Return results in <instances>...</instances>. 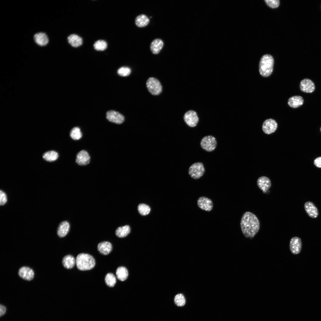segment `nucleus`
Masks as SVG:
<instances>
[{
	"label": "nucleus",
	"instance_id": "39448f33",
	"mask_svg": "<svg viewBox=\"0 0 321 321\" xmlns=\"http://www.w3.org/2000/svg\"><path fill=\"white\" fill-rule=\"evenodd\" d=\"M146 84L149 91L153 95H158L162 91V86L159 81L155 78H150L147 80Z\"/></svg>",
	"mask_w": 321,
	"mask_h": 321
},
{
	"label": "nucleus",
	"instance_id": "72a5a7b5",
	"mask_svg": "<svg viewBox=\"0 0 321 321\" xmlns=\"http://www.w3.org/2000/svg\"><path fill=\"white\" fill-rule=\"evenodd\" d=\"M264 1L266 4L272 8L278 7L280 4V1L279 0H265Z\"/></svg>",
	"mask_w": 321,
	"mask_h": 321
},
{
	"label": "nucleus",
	"instance_id": "f257e3e1",
	"mask_svg": "<svg viewBox=\"0 0 321 321\" xmlns=\"http://www.w3.org/2000/svg\"><path fill=\"white\" fill-rule=\"evenodd\" d=\"M242 232L246 238H253L258 232L260 227L259 221L255 215L250 212H245L240 222Z\"/></svg>",
	"mask_w": 321,
	"mask_h": 321
},
{
	"label": "nucleus",
	"instance_id": "4be33fe9",
	"mask_svg": "<svg viewBox=\"0 0 321 321\" xmlns=\"http://www.w3.org/2000/svg\"><path fill=\"white\" fill-rule=\"evenodd\" d=\"M67 40L69 43L74 47H79L82 43V39L76 34H72L69 35L67 37Z\"/></svg>",
	"mask_w": 321,
	"mask_h": 321
},
{
	"label": "nucleus",
	"instance_id": "b1692460",
	"mask_svg": "<svg viewBox=\"0 0 321 321\" xmlns=\"http://www.w3.org/2000/svg\"><path fill=\"white\" fill-rule=\"evenodd\" d=\"M149 22V19L147 16L144 14L139 15L135 19V24L139 27H144L146 26Z\"/></svg>",
	"mask_w": 321,
	"mask_h": 321
},
{
	"label": "nucleus",
	"instance_id": "c85d7f7f",
	"mask_svg": "<svg viewBox=\"0 0 321 321\" xmlns=\"http://www.w3.org/2000/svg\"><path fill=\"white\" fill-rule=\"evenodd\" d=\"M70 136L74 140H78L81 139L82 136V134L80 128L78 127L73 128L70 131Z\"/></svg>",
	"mask_w": 321,
	"mask_h": 321
},
{
	"label": "nucleus",
	"instance_id": "ddd939ff",
	"mask_svg": "<svg viewBox=\"0 0 321 321\" xmlns=\"http://www.w3.org/2000/svg\"><path fill=\"white\" fill-rule=\"evenodd\" d=\"M90 157L88 152L83 150L79 152L76 155L75 162L80 166H85L89 164Z\"/></svg>",
	"mask_w": 321,
	"mask_h": 321
},
{
	"label": "nucleus",
	"instance_id": "bb28decb",
	"mask_svg": "<svg viewBox=\"0 0 321 321\" xmlns=\"http://www.w3.org/2000/svg\"><path fill=\"white\" fill-rule=\"evenodd\" d=\"M58 153L54 151H50L45 152L43 158L46 161L51 162L56 160L58 157Z\"/></svg>",
	"mask_w": 321,
	"mask_h": 321
},
{
	"label": "nucleus",
	"instance_id": "4c0bfd02",
	"mask_svg": "<svg viewBox=\"0 0 321 321\" xmlns=\"http://www.w3.org/2000/svg\"><path fill=\"white\" fill-rule=\"evenodd\" d=\"M320 130H321V128H320Z\"/></svg>",
	"mask_w": 321,
	"mask_h": 321
},
{
	"label": "nucleus",
	"instance_id": "9d476101",
	"mask_svg": "<svg viewBox=\"0 0 321 321\" xmlns=\"http://www.w3.org/2000/svg\"><path fill=\"white\" fill-rule=\"evenodd\" d=\"M106 118L110 122L119 124L122 123L125 120L124 117L122 114L114 110L108 111Z\"/></svg>",
	"mask_w": 321,
	"mask_h": 321
},
{
	"label": "nucleus",
	"instance_id": "c756f323",
	"mask_svg": "<svg viewBox=\"0 0 321 321\" xmlns=\"http://www.w3.org/2000/svg\"><path fill=\"white\" fill-rule=\"evenodd\" d=\"M94 47L97 51H102L106 48L107 44L104 40H99L95 42L94 44Z\"/></svg>",
	"mask_w": 321,
	"mask_h": 321
},
{
	"label": "nucleus",
	"instance_id": "1a4fd4ad",
	"mask_svg": "<svg viewBox=\"0 0 321 321\" xmlns=\"http://www.w3.org/2000/svg\"><path fill=\"white\" fill-rule=\"evenodd\" d=\"M197 204L199 208L208 212L211 211L213 206L212 200L205 196H201L198 198L197 200Z\"/></svg>",
	"mask_w": 321,
	"mask_h": 321
},
{
	"label": "nucleus",
	"instance_id": "e433bc0d",
	"mask_svg": "<svg viewBox=\"0 0 321 321\" xmlns=\"http://www.w3.org/2000/svg\"><path fill=\"white\" fill-rule=\"evenodd\" d=\"M6 310L5 307L3 305H1L0 306V315L1 316L4 314Z\"/></svg>",
	"mask_w": 321,
	"mask_h": 321
},
{
	"label": "nucleus",
	"instance_id": "f03ea898",
	"mask_svg": "<svg viewBox=\"0 0 321 321\" xmlns=\"http://www.w3.org/2000/svg\"><path fill=\"white\" fill-rule=\"evenodd\" d=\"M77 268L81 270H89L95 266V262L94 258L91 255L85 253L78 254L75 260Z\"/></svg>",
	"mask_w": 321,
	"mask_h": 321
},
{
	"label": "nucleus",
	"instance_id": "f704fd0d",
	"mask_svg": "<svg viewBox=\"0 0 321 321\" xmlns=\"http://www.w3.org/2000/svg\"><path fill=\"white\" fill-rule=\"evenodd\" d=\"M0 205L2 206L7 202V197L5 193L1 190L0 191Z\"/></svg>",
	"mask_w": 321,
	"mask_h": 321
},
{
	"label": "nucleus",
	"instance_id": "7c9ffc66",
	"mask_svg": "<svg viewBox=\"0 0 321 321\" xmlns=\"http://www.w3.org/2000/svg\"><path fill=\"white\" fill-rule=\"evenodd\" d=\"M174 301L175 304L178 306H184L185 303V300L184 296L182 294H178L175 295Z\"/></svg>",
	"mask_w": 321,
	"mask_h": 321
},
{
	"label": "nucleus",
	"instance_id": "5701e85b",
	"mask_svg": "<svg viewBox=\"0 0 321 321\" xmlns=\"http://www.w3.org/2000/svg\"><path fill=\"white\" fill-rule=\"evenodd\" d=\"M75 260L73 256L68 255L64 257L62 260L63 266L67 269L72 268L75 266Z\"/></svg>",
	"mask_w": 321,
	"mask_h": 321
},
{
	"label": "nucleus",
	"instance_id": "393cba45",
	"mask_svg": "<svg viewBox=\"0 0 321 321\" xmlns=\"http://www.w3.org/2000/svg\"><path fill=\"white\" fill-rule=\"evenodd\" d=\"M116 273L117 278L122 281L126 280L128 275L127 268L122 266L118 267L116 270Z\"/></svg>",
	"mask_w": 321,
	"mask_h": 321
},
{
	"label": "nucleus",
	"instance_id": "6ab92c4d",
	"mask_svg": "<svg viewBox=\"0 0 321 321\" xmlns=\"http://www.w3.org/2000/svg\"><path fill=\"white\" fill-rule=\"evenodd\" d=\"M70 225L68 222L63 221L59 224L57 231L58 235L60 237H65L69 232Z\"/></svg>",
	"mask_w": 321,
	"mask_h": 321
},
{
	"label": "nucleus",
	"instance_id": "7ed1b4c3",
	"mask_svg": "<svg viewBox=\"0 0 321 321\" xmlns=\"http://www.w3.org/2000/svg\"><path fill=\"white\" fill-rule=\"evenodd\" d=\"M274 59L270 54L263 55L261 58L259 64V71L263 77H267L272 74L273 70Z\"/></svg>",
	"mask_w": 321,
	"mask_h": 321
},
{
	"label": "nucleus",
	"instance_id": "f3484780",
	"mask_svg": "<svg viewBox=\"0 0 321 321\" xmlns=\"http://www.w3.org/2000/svg\"><path fill=\"white\" fill-rule=\"evenodd\" d=\"M304 207L306 212L310 217L313 218L317 217L319 214L317 208L312 202H306Z\"/></svg>",
	"mask_w": 321,
	"mask_h": 321
},
{
	"label": "nucleus",
	"instance_id": "2f4dec72",
	"mask_svg": "<svg viewBox=\"0 0 321 321\" xmlns=\"http://www.w3.org/2000/svg\"><path fill=\"white\" fill-rule=\"evenodd\" d=\"M138 209L140 214L142 215H148L150 211V207L148 205L144 204H139Z\"/></svg>",
	"mask_w": 321,
	"mask_h": 321
},
{
	"label": "nucleus",
	"instance_id": "423d86ee",
	"mask_svg": "<svg viewBox=\"0 0 321 321\" xmlns=\"http://www.w3.org/2000/svg\"><path fill=\"white\" fill-rule=\"evenodd\" d=\"M202 148L206 151L211 152L216 148L217 144L216 140L214 136L209 135L202 138L200 141Z\"/></svg>",
	"mask_w": 321,
	"mask_h": 321
},
{
	"label": "nucleus",
	"instance_id": "a211bd4d",
	"mask_svg": "<svg viewBox=\"0 0 321 321\" xmlns=\"http://www.w3.org/2000/svg\"><path fill=\"white\" fill-rule=\"evenodd\" d=\"M97 250L99 252L103 255H107L111 251L112 246L111 244L107 241L100 243L97 246Z\"/></svg>",
	"mask_w": 321,
	"mask_h": 321
},
{
	"label": "nucleus",
	"instance_id": "0eeeda50",
	"mask_svg": "<svg viewBox=\"0 0 321 321\" xmlns=\"http://www.w3.org/2000/svg\"><path fill=\"white\" fill-rule=\"evenodd\" d=\"M183 119L186 124L190 127H195L199 121L196 113L193 110H190L186 112L184 115Z\"/></svg>",
	"mask_w": 321,
	"mask_h": 321
},
{
	"label": "nucleus",
	"instance_id": "aec40b11",
	"mask_svg": "<svg viewBox=\"0 0 321 321\" xmlns=\"http://www.w3.org/2000/svg\"><path fill=\"white\" fill-rule=\"evenodd\" d=\"M163 46V41L158 38L154 40L150 45V49L152 53L156 54L159 53Z\"/></svg>",
	"mask_w": 321,
	"mask_h": 321
},
{
	"label": "nucleus",
	"instance_id": "c9c22d12",
	"mask_svg": "<svg viewBox=\"0 0 321 321\" xmlns=\"http://www.w3.org/2000/svg\"><path fill=\"white\" fill-rule=\"evenodd\" d=\"M314 163L317 167L321 168V157L316 158L314 160Z\"/></svg>",
	"mask_w": 321,
	"mask_h": 321
},
{
	"label": "nucleus",
	"instance_id": "473e14b6",
	"mask_svg": "<svg viewBox=\"0 0 321 321\" xmlns=\"http://www.w3.org/2000/svg\"><path fill=\"white\" fill-rule=\"evenodd\" d=\"M131 73L130 69L127 67H122L118 69L117 73L119 75L122 76H128Z\"/></svg>",
	"mask_w": 321,
	"mask_h": 321
},
{
	"label": "nucleus",
	"instance_id": "412c9836",
	"mask_svg": "<svg viewBox=\"0 0 321 321\" xmlns=\"http://www.w3.org/2000/svg\"><path fill=\"white\" fill-rule=\"evenodd\" d=\"M303 103V97L300 96H294L290 97L288 101V105L293 108H298L302 105Z\"/></svg>",
	"mask_w": 321,
	"mask_h": 321
},
{
	"label": "nucleus",
	"instance_id": "2eb2a0df",
	"mask_svg": "<svg viewBox=\"0 0 321 321\" xmlns=\"http://www.w3.org/2000/svg\"><path fill=\"white\" fill-rule=\"evenodd\" d=\"M18 274L22 279L27 281H31L34 278V272L33 270L29 267L23 266L19 269Z\"/></svg>",
	"mask_w": 321,
	"mask_h": 321
},
{
	"label": "nucleus",
	"instance_id": "a878e982",
	"mask_svg": "<svg viewBox=\"0 0 321 321\" xmlns=\"http://www.w3.org/2000/svg\"><path fill=\"white\" fill-rule=\"evenodd\" d=\"M130 229L128 225L118 227L116 230L115 234L118 237L122 238L126 236L130 233Z\"/></svg>",
	"mask_w": 321,
	"mask_h": 321
},
{
	"label": "nucleus",
	"instance_id": "f8f14e48",
	"mask_svg": "<svg viewBox=\"0 0 321 321\" xmlns=\"http://www.w3.org/2000/svg\"><path fill=\"white\" fill-rule=\"evenodd\" d=\"M302 243L301 239L298 237H294L291 238L289 243V248L292 254H297L301 250Z\"/></svg>",
	"mask_w": 321,
	"mask_h": 321
},
{
	"label": "nucleus",
	"instance_id": "dca6fc26",
	"mask_svg": "<svg viewBox=\"0 0 321 321\" xmlns=\"http://www.w3.org/2000/svg\"><path fill=\"white\" fill-rule=\"evenodd\" d=\"M258 187L262 191L263 193H266L271 186V182L268 177L262 176L259 177L257 181Z\"/></svg>",
	"mask_w": 321,
	"mask_h": 321
},
{
	"label": "nucleus",
	"instance_id": "20e7f679",
	"mask_svg": "<svg viewBox=\"0 0 321 321\" xmlns=\"http://www.w3.org/2000/svg\"><path fill=\"white\" fill-rule=\"evenodd\" d=\"M205 169L203 163L200 162L194 163L191 165L188 169V174L193 179L200 178L204 174Z\"/></svg>",
	"mask_w": 321,
	"mask_h": 321
},
{
	"label": "nucleus",
	"instance_id": "9b49d317",
	"mask_svg": "<svg viewBox=\"0 0 321 321\" xmlns=\"http://www.w3.org/2000/svg\"><path fill=\"white\" fill-rule=\"evenodd\" d=\"M278 125L276 121L272 119L265 120L262 125V130L266 134H269L274 132L277 129Z\"/></svg>",
	"mask_w": 321,
	"mask_h": 321
},
{
	"label": "nucleus",
	"instance_id": "cd10ccee",
	"mask_svg": "<svg viewBox=\"0 0 321 321\" xmlns=\"http://www.w3.org/2000/svg\"><path fill=\"white\" fill-rule=\"evenodd\" d=\"M105 281L108 286L113 287L116 283V278L113 273H108L106 274L105 277Z\"/></svg>",
	"mask_w": 321,
	"mask_h": 321
},
{
	"label": "nucleus",
	"instance_id": "4468645a",
	"mask_svg": "<svg viewBox=\"0 0 321 321\" xmlns=\"http://www.w3.org/2000/svg\"><path fill=\"white\" fill-rule=\"evenodd\" d=\"M300 88L303 92L311 93L314 90L315 86L314 82L310 79L305 78L301 81Z\"/></svg>",
	"mask_w": 321,
	"mask_h": 321
},
{
	"label": "nucleus",
	"instance_id": "6e6552de",
	"mask_svg": "<svg viewBox=\"0 0 321 321\" xmlns=\"http://www.w3.org/2000/svg\"><path fill=\"white\" fill-rule=\"evenodd\" d=\"M33 39L35 43L41 47L46 46L49 42L48 36L43 32H39L33 35Z\"/></svg>",
	"mask_w": 321,
	"mask_h": 321
}]
</instances>
